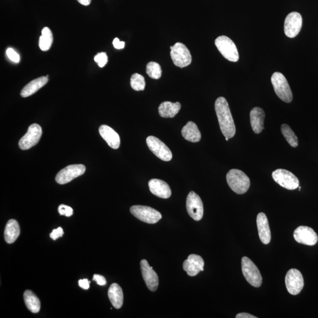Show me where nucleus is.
<instances>
[{"label":"nucleus","mask_w":318,"mask_h":318,"mask_svg":"<svg viewBox=\"0 0 318 318\" xmlns=\"http://www.w3.org/2000/svg\"><path fill=\"white\" fill-rule=\"evenodd\" d=\"M215 108L223 136L229 139L232 138L236 133V127L228 103L223 97H220L216 100Z\"/></svg>","instance_id":"1"},{"label":"nucleus","mask_w":318,"mask_h":318,"mask_svg":"<svg viewBox=\"0 0 318 318\" xmlns=\"http://www.w3.org/2000/svg\"><path fill=\"white\" fill-rule=\"evenodd\" d=\"M226 180L230 189L238 195L245 193L249 189L250 179L245 173L240 170H230L227 173Z\"/></svg>","instance_id":"2"},{"label":"nucleus","mask_w":318,"mask_h":318,"mask_svg":"<svg viewBox=\"0 0 318 318\" xmlns=\"http://www.w3.org/2000/svg\"><path fill=\"white\" fill-rule=\"evenodd\" d=\"M271 82L274 92L283 102L289 103L292 101L293 95L288 82L282 73L275 72L273 74Z\"/></svg>","instance_id":"3"},{"label":"nucleus","mask_w":318,"mask_h":318,"mask_svg":"<svg viewBox=\"0 0 318 318\" xmlns=\"http://www.w3.org/2000/svg\"><path fill=\"white\" fill-rule=\"evenodd\" d=\"M215 45L226 59L232 62L238 61L239 53L232 40L225 36H220L215 40Z\"/></svg>","instance_id":"4"},{"label":"nucleus","mask_w":318,"mask_h":318,"mask_svg":"<svg viewBox=\"0 0 318 318\" xmlns=\"http://www.w3.org/2000/svg\"><path fill=\"white\" fill-rule=\"evenodd\" d=\"M242 270L244 277L251 285L259 287L262 283V277L259 269L247 257L242 259Z\"/></svg>","instance_id":"5"},{"label":"nucleus","mask_w":318,"mask_h":318,"mask_svg":"<svg viewBox=\"0 0 318 318\" xmlns=\"http://www.w3.org/2000/svg\"><path fill=\"white\" fill-rule=\"evenodd\" d=\"M170 56L176 66L183 68L192 63V58L190 52L183 43H176L173 46H170Z\"/></svg>","instance_id":"6"},{"label":"nucleus","mask_w":318,"mask_h":318,"mask_svg":"<svg viewBox=\"0 0 318 318\" xmlns=\"http://www.w3.org/2000/svg\"><path fill=\"white\" fill-rule=\"evenodd\" d=\"M130 212L137 219L149 224L156 223L162 217L158 211L146 206H133L130 208Z\"/></svg>","instance_id":"7"},{"label":"nucleus","mask_w":318,"mask_h":318,"mask_svg":"<svg viewBox=\"0 0 318 318\" xmlns=\"http://www.w3.org/2000/svg\"><path fill=\"white\" fill-rule=\"evenodd\" d=\"M272 177L280 186L287 190H294L299 186L298 179L292 172L284 169H277L272 173Z\"/></svg>","instance_id":"8"},{"label":"nucleus","mask_w":318,"mask_h":318,"mask_svg":"<svg viewBox=\"0 0 318 318\" xmlns=\"http://www.w3.org/2000/svg\"><path fill=\"white\" fill-rule=\"evenodd\" d=\"M147 146L159 159L169 162L172 159V153L165 143L154 136H149L146 139Z\"/></svg>","instance_id":"9"},{"label":"nucleus","mask_w":318,"mask_h":318,"mask_svg":"<svg viewBox=\"0 0 318 318\" xmlns=\"http://www.w3.org/2000/svg\"><path fill=\"white\" fill-rule=\"evenodd\" d=\"M85 171L86 167L83 165H69L60 170L56 177V181L60 185H65L83 175Z\"/></svg>","instance_id":"10"},{"label":"nucleus","mask_w":318,"mask_h":318,"mask_svg":"<svg viewBox=\"0 0 318 318\" xmlns=\"http://www.w3.org/2000/svg\"><path fill=\"white\" fill-rule=\"evenodd\" d=\"M285 284L288 292L292 295H297L301 292L304 286L302 273L296 269H290L286 274Z\"/></svg>","instance_id":"11"},{"label":"nucleus","mask_w":318,"mask_h":318,"mask_svg":"<svg viewBox=\"0 0 318 318\" xmlns=\"http://www.w3.org/2000/svg\"><path fill=\"white\" fill-rule=\"evenodd\" d=\"M42 135V127L38 124L30 126L28 132L20 140V148L23 150H29L38 143Z\"/></svg>","instance_id":"12"},{"label":"nucleus","mask_w":318,"mask_h":318,"mask_svg":"<svg viewBox=\"0 0 318 318\" xmlns=\"http://www.w3.org/2000/svg\"><path fill=\"white\" fill-rule=\"evenodd\" d=\"M186 209L189 216L196 221L202 219L203 216V205L198 195L190 192L186 199Z\"/></svg>","instance_id":"13"},{"label":"nucleus","mask_w":318,"mask_h":318,"mask_svg":"<svg viewBox=\"0 0 318 318\" xmlns=\"http://www.w3.org/2000/svg\"><path fill=\"white\" fill-rule=\"evenodd\" d=\"M302 26V16L299 13L292 12L287 16L284 23V34L289 38H295Z\"/></svg>","instance_id":"14"},{"label":"nucleus","mask_w":318,"mask_h":318,"mask_svg":"<svg viewBox=\"0 0 318 318\" xmlns=\"http://www.w3.org/2000/svg\"><path fill=\"white\" fill-rule=\"evenodd\" d=\"M294 240L301 244L307 246H313L316 244L318 236L314 231L309 227L300 226L294 231Z\"/></svg>","instance_id":"15"},{"label":"nucleus","mask_w":318,"mask_h":318,"mask_svg":"<svg viewBox=\"0 0 318 318\" xmlns=\"http://www.w3.org/2000/svg\"><path fill=\"white\" fill-rule=\"evenodd\" d=\"M140 267L146 286L150 290L155 292L159 286L158 276L146 260L143 259L140 262Z\"/></svg>","instance_id":"16"},{"label":"nucleus","mask_w":318,"mask_h":318,"mask_svg":"<svg viewBox=\"0 0 318 318\" xmlns=\"http://www.w3.org/2000/svg\"><path fill=\"white\" fill-rule=\"evenodd\" d=\"M204 264L205 263L202 257L192 254L184 262L183 267L189 276H195L201 271H203Z\"/></svg>","instance_id":"17"},{"label":"nucleus","mask_w":318,"mask_h":318,"mask_svg":"<svg viewBox=\"0 0 318 318\" xmlns=\"http://www.w3.org/2000/svg\"><path fill=\"white\" fill-rule=\"evenodd\" d=\"M257 230L259 238L264 245H267L271 240V232L268 220L264 213L261 212L257 216Z\"/></svg>","instance_id":"18"},{"label":"nucleus","mask_w":318,"mask_h":318,"mask_svg":"<svg viewBox=\"0 0 318 318\" xmlns=\"http://www.w3.org/2000/svg\"><path fill=\"white\" fill-rule=\"evenodd\" d=\"M150 192L160 198L168 199L172 195L171 189L167 183L162 180L153 179L149 182Z\"/></svg>","instance_id":"19"},{"label":"nucleus","mask_w":318,"mask_h":318,"mask_svg":"<svg viewBox=\"0 0 318 318\" xmlns=\"http://www.w3.org/2000/svg\"><path fill=\"white\" fill-rule=\"evenodd\" d=\"M99 133L108 145L114 149H118L120 145V138L115 130L107 125H102L99 128Z\"/></svg>","instance_id":"20"},{"label":"nucleus","mask_w":318,"mask_h":318,"mask_svg":"<svg viewBox=\"0 0 318 318\" xmlns=\"http://www.w3.org/2000/svg\"><path fill=\"white\" fill-rule=\"evenodd\" d=\"M265 114L262 109L256 107L251 110L250 113V121L253 131L256 134H259L264 129V120Z\"/></svg>","instance_id":"21"},{"label":"nucleus","mask_w":318,"mask_h":318,"mask_svg":"<svg viewBox=\"0 0 318 318\" xmlns=\"http://www.w3.org/2000/svg\"><path fill=\"white\" fill-rule=\"evenodd\" d=\"M48 82L49 78L47 76L40 77V78L33 80L23 89L20 95L23 98H28L42 89Z\"/></svg>","instance_id":"22"},{"label":"nucleus","mask_w":318,"mask_h":318,"mask_svg":"<svg viewBox=\"0 0 318 318\" xmlns=\"http://www.w3.org/2000/svg\"><path fill=\"white\" fill-rule=\"evenodd\" d=\"M181 109V105L179 102L172 103L164 102L159 107V113L164 118H173Z\"/></svg>","instance_id":"23"},{"label":"nucleus","mask_w":318,"mask_h":318,"mask_svg":"<svg viewBox=\"0 0 318 318\" xmlns=\"http://www.w3.org/2000/svg\"><path fill=\"white\" fill-rule=\"evenodd\" d=\"M182 136L187 141L199 142L201 139V133L195 123L189 122L182 130Z\"/></svg>","instance_id":"24"},{"label":"nucleus","mask_w":318,"mask_h":318,"mask_svg":"<svg viewBox=\"0 0 318 318\" xmlns=\"http://www.w3.org/2000/svg\"><path fill=\"white\" fill-rule=\"evenodd\" d=\"M109 298L116 309L121 308L123 303V290L118 284L113 283L108 290Z\"/></svg>","instance_id":"25"},{"label":"nucleus","mask_w":318,"mask_h":318,"mask_svg":"<svg viewBox=\"0 0 318 318\" xmlns=\"http://www.w3.org/2000/svg\"><path fill=\"white\" fill-rule=\"evenodd\" d=\"M20 234L19 223L15 219H11L7 223L5 230V239L9 244L14 243Z\"/></svg>","instance_id":"26"},{"label":"nucleus","mask_w":318,"mask_h":318,"mask_svg":"<svg viewBox=\"0 0 318 318\" xmlns=\"http://www.w3.org/2000/svg\"><path fill=\"white\" fill-rule=\"evenodd\" d=\"M26 305L32 312L38 313L41 307V303L38 297L31 290H26L24 293Z\"/></svg>","instance_id":"27"},{"label":"nucleus","mask_w":318,"mask_h":318,"mask_svg":"<svg viewBox=\"0 0 318 318\" xmlns=\"http://www.w3.org/2000/svg\"><path fill=\"white\" fill-rule=\"evenodd\" d=\"M53 42V36L51 30L45 28L42 32V36L39 39V48L43 52H47L51 48Z\"/></svg>","instance_id":"28"},{"label":"nucleus","mask_w":318,"mask_h":318,"mask_svg":"<svg viewBox=\"0 0 318 318\" xmlns=\"http://www.w3.org/2000/svg\"><path fill=\"white\" fill-rule=\"evenodd\" d=\"M281 132H282V135L287 143H288L291 146L296 147L298 146V140H297V137L288 125H286V124H283V125L281 126Z\"/></svg>","instance_id":"29"},{"label":"nucleus","mask_w":318,"mask_h":318,"mask_svg":"<svg viewBox=\"0 0 318 318\" xmlns=\"http://www.w3.org/2000/svg\"><path fill=\"white\" fill-rule=\"evenodd\" d=\"M146 73L152 79H159L162 73L161 67L157 63L149 62L146 66Z\"/></svg>","instance_id":"30"},{"label":"nucleus","mask_w":318,"mask_h":318,"mask_svg":"<svg viewBox=\"0 0 318 318\" xmlns=\"http://www.w3.org/2000/svg\"><path fill=\"white\" fill-rule=\"evenodd\" d=\"M130 85L136 91H143L146 86L145 79L144 77L138 73H135L132 76L130 80Z\"/></svg>","instance_id":"31"},{"label":"nucleus","mask_w":318,"mask_h":318,"mask_svg":"<svg viewBox=\"0 0 318 318\" xmlns=\"http://www.w3.org/2000/svg\"><path fill=\"white\" fill-rule=\"evenodd\" d=\"M94 60H95L96 63H98L100 68H103L108 62V57L106 53H99L95 57Z\"/></svg>","instance_id":"32"},{"label":"nucleus","mask_w":318,"mask_h":318,"mask_svg":"<svg viewBox=\"0 0 318 318\" xmlns=\"http://www.w3.org/2000/svg\"><path fill=\"white\" fill-rule=\"evenodd\" d=\"M58 211L60 215L70 217L73 215V209L72 207L65 205H60Z\"/></svg>","instance_id":"33"},{"label":"nucleus","mask_w":318,"mask_h":318,"mask_svg":"<svg viewBox=\"0 0 318 318\" xmlns=\"http://www.w3.org/2000/svg\"><path fill=\"white\" fill-rule=\"evenodd\" d=\"M7 56L11 61L18 63L20 61V57L18 53L15 50L12 48H9L6 51Z\"/></svg>","instance_id":"34"},{"label":"nucleus","mask_w":318,"mask_h":318,"mask_svg":"<svg viewBox=\"0 0 318 318\" xmlns=\"http://www.w3.org/2000/svg\"><path fill=\"white\" fill-rule=\"evenodd\" d=\"M64 235V231L62 227H59L58 229H54L52 231V232L50 233V237L53 240H56L60 237H62Z\"/></svg>","instance_id":"35"},{"label":"nucleus","mask_w":318,"mask_h":318,"mask_svg":"<svg viewBox=\"0 0 318 318\" xmlns=\"http://www.w3.org/2000/svg\"><path fill=\"white\" fill-rule=\"evenodd\" d=\"M93 280L100 286H105L107 283L105 277L100 274H94Z\"/></svg>","instance_id":"36"},{"label":"nucleus","mask_w":318,"mask_h":318,"mask_svg":"<svg viewBox=\"0 0 318 318\" xmlns=\"http://www.w3.org/2000/svg\"><path fill=\"white\" fill-rule=\"evenodd\" d=\"M113 45L114 48L116 49L120 50L125 48V43L124 42H120L118 38H115L113 40Z\"/></svg>","instance_id":"37"},{"label":"nucleus","mask_w":318,"mask_h":318,"mask_svg":"<svg viewBox=\"0 0 318 318\" xmlns=\"http://www.w3.org/2000/svg\"><path fill=\"white\" fill-rule=\"evenodd\" d=\"M90 282L88 279H80L79 281V285L80 287H82L83 289H89L90 287Z\"/></svg>","instance_id":"38"},{"label":"nucleus","mask_w":318,"mask_h":318,"mask_svg":"<svg viewBox=\"0 0 318 318\" xmlns=\"http://www.w3.org/2000/svg\"><path fill=\"white\" fill-rule=\"evenodd\" d=\"M236 318H256L257 317L247 313H240L237 314L236 316Z\"/></svg>","instance_id":"39"},{"label":"nucleus","mask_w":318,"mask_h":318,"mask_svg":"<svg viewBox=\"0 0 318 318\" xmlns=\"http://www.w3.org/2000/svg\"><path fill=\"white\" fill-rule=\"evenodd\" d=\"M78 2L83 6H88L91 3L92 0H78Z\"/></svg>","instance_id":"40"},{"label":"nucleus","mask_w":318,"mask_h":318,"mask_svg":"<svg viewBox=\"0 0 318 318\" xmlns=\"http://www.w3.org/2000/svg\"><path fill=\"white\" fill-rule=\"evenodd\" d=\"M226 138V140H227V141H228L229 138H227V137H225Z\"/></svg>","instance_id":"41"}]
</instances>
